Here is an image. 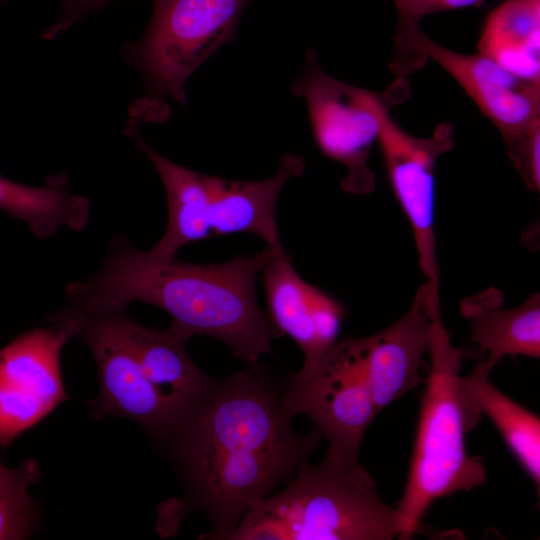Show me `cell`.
Instances as JSON below:
<instances>
[{"instance_id":"obj_16","label":"cell","mask_w":540,"mask_h":540,"mask_svg":"<svg viewBox=\"0 0 540 540\" xmlns=\"http://www.w3.org/2000/svg\"><path fill=\"white\" fill-rule=\"evenodd\" d=\"M470 322V338L482 357L495 363L505 356L540 357V295L533 293L521 305L504 306V294L487 288L460 302Z\"/></svg>"},{"instance_id":"obj_12","label":"cell","mask_w":540,"mask_h":540,"mask_svg":"<svg viewBox=\"0 0 540 540\" xmlns=\"http://www.w3.org/2000/svg\"><path fill=\"white\" fill-rule=\"evenodd\" d=\"M440 301L424 283L409 309L381 331L363 336L366 376L378 414L407 392L425 384L423 367L432 345Z\"/></svg>"},{"instance_id":"obj_9","label":"cell","mask_w":540,"mask_h":540,"mask_svg":"<svg viewBox=\"0 0 540 540\" xmlns=\"http://www.w3.org/2000/svg\"><path fill=\"white\" fill-rule=\"evenodd\" d=\"M63 311L76 320L75 337L89 347L97 364L99 393L89 401L92 416L132 420L168 448L180 424L144 376L128 343L126 310L76 312L65 307Z\"/></svg>"},{"instance_id":"obj_6","label":"cell","mask_w":540,"mask_h":540,"mask_svg":"<svg viewBox=\"0 0 540 540\" xmlns=\"http://www.w3.org/2000/svg\"><path fill=\"white\" fill-rule=\"evenodd\" d=\"M411 92L407 78H395L382 92L362 89L327 74L312 50L293 85L294 95L305 100L314 141L328 158L342 164L347 174L343 191L368 194L376 187L369 166L373 146L378 143L382 119L405 101Z\"/></svg>"},{"instance_id":"obj_24","label":"cell","mask_w":540,"mask_h":540,"mask_svg":"<svg viewBox=\"0 0 540 540\" xmlns=\"http://www.w3.org/2000/svg\"><path fill=\"white\" fill-rule=\"evenodd\" d=\"M4 2H5V0H0V4H2V3H4Z\"/></svg>"},{"instance_id":"obj_2","label":"cell","mask_w":540,"mask_h":540,"mask_svg":"<svg viewBox=\"0 0 540 540\" xmlns=\"http://www.w3.org/2000/svg\"><path fill=\"white\" fill-rule=\"evenodd\" d=\"M273 254L265 247L253 256L195 264L140 250L120 234L92 277L67 286L66 307L89 312L126 310L137 301L152 304L169 313L170 325L188 338H216L237 359L259 364L272 339L281 336L255 294L256 279Z\"/></svg>"},{"instance_id":"obj_17","label":"cell","mask_w":540,"mask_h":540,"mask_svg":"<svg viewBox=\"0 0 540 540\" xmlns=\"http://www.w3.org/2000/svg\"><path fill=\"white\" fill-rule=\"evenodd\" d=\"M129 132L137 147L157 170L167 199L165 232L149 251L158 257L171 258L187 244L211 237L205 174L192 171L160 155L132 125L129 126Z\"/></svg>"},{"instance_id":"obj_18","label":"cell","mask_w":540,"mask_h":540,"mask_svg":"<svg viewBox=\"0 0 540 540\" xmlns=\"http://www.w3.org/2000/svg\"><path fill=\"white\" fill-rule=\"evenodd\" d=\"M477 52L540 84V0H504L493 8L482 24Z\"/></svg>"},{"instance_id":"obj_13","label":"cell","mask_w":540,"mask_h":540,"mask_svg":"<svg viewBox=\"0 0 540 540\" xmlns=\"http://www.w3.org/2000/svg\"><path fill=\"white\" fill-rule=\"evenodd\" d=\"M267 314L280 335L301 349L304 361L298 374L313 370L339 340L346 309L333 296L307 283L286 254H273L262 270Z\"/></svg>"},{"instance_id":"obj_22","label":"cell","mask_w":540,"mask_h":540,"mask_svg":"<svg viewBox=\"0 0 540 540\" xmlns=\"http://www.w3.org/2000/svg\"><path fill=\"white\" fill-rule=\"evenodd\" d=\"M485 0H393L398 19L396 29L419 25L426 16L470 7H480Z\"/></svg>"},{"instance_id":"obj_19","label":"cell","mask_w":540,"mask_h":540,"mask_svg":"<svg viewBox=\"0 0 540 540\" xmlns=\"http://www.w3.org/2000/svg\"><path fill=\"white\" fill-rule=\"evenodd\" d=\"M496 364L481 357L474 369L462 376L463 387L480 414L486 415L499 431L539 494L540 419L492 383L490 373Z\"/></svg>"},{"instance_id":"obj_20","label":"cell","mask_w":540,"mask_h":540,"mask_svg":"<svg viewBox=\"0 0 540 540\" xmlns=\"http://www.w3.org/2000/svg\"><path fill=\"white\" fill-rule=\"evenodd\" d=\"M0 211L25 222L35 236L49 238L60 227L82 231L89 221L90 203L71 192L64 174L51 175L41 187L0 175Z\"/></svg>"},{"instance_id":"obj_8","label":"cell","mask_w":540,"mask_h":540,"mask_svg":"<svg viewBox=\"0 0 540 540\" xmlns=\"http://www.w3.org/2000/svg\"><path fill=\"white\" fill-rule=\"evenodd\" d=\"M290 418L305 415L328 443L325 457L358 465L363 437L378 415L369 388L362 337H346L306 374L292 373L282 389Z\"/></svg>"},{"instance_id":"obj_21","label":"cell","mask_w":540,"mask_h":540,"mask_svg":"<svg viewBox=\"0 0 540 540\" xmlns=\"http://www.w3.org/2000/svg\"><path fill=\"white\" fill-rule=\"evenodd\" d=\"M38 478L34 459H25L15 469L0 463V539H24L33 532L37 507L28 488Z\"/></svg>"},{"instance_id":"obj_23","label":"cell","mask_w":540,"mask_h":540,"mask_svg":"<svg viewBox=\"0 0 540 540\" xmlns=\"http://www.w3.org/2000/svg\"><path fill=\"white\" fill-rule=\"evenodd\" d=\"M113 0H63V13L60 19L47 28L43 37L52 39L69 29L89 13L97 11Z\"/></svg>"},{"instance_id":"obj_4","label":"cell","mask_w":540,"mask_h":540,"mask_svg":"<svg viewBox=\"0 0 540 540\" xmlns=\"http://www.w3.org/2000/svg\"><path fill=\"white\" fill-rule=\"evenodd\" d=\"M395 507L386 504L363 467L324 456L304 462L280 493L257 503L230 540H392Z\"/></svg>"},{"instance_id":"obj_3","label":"cell","mask_w":540,"mask_h":540,"mask_svg":"<svg viewBox=\"0 0 540 540\" xmlns=\"http://www.w3.org/2000/svg\"><path fill=\"white\" fill-rule=\"evenodd\" d=\"M425 391L407 482L395 507L398 539H411L438 499L483 485V461L470 456L466 434L482 415L466 393L461 368L463 349L453 345L442 316L436 319Z\"/></svg>"},{"instance_id":"obj_1","label":"cell","mask_w":540,"mask_h":540,"mask_svg":"<svg viewBox=\"0 0 540 540\" xmlns=\"http://www.w3.org/2000/svg\"><path fill=\"white\" fill-rule=\"evenodd\" d=\"M282 390L260 364L216 380L168 446L184 492L158 507L157 530L176 533L199 511L211 530L199 539L230 540L244 516L307 461L322 439L294 431Z\"/></svg>"},{"instance_id":"obj_7","label":"cell","mask_w":540,"mask_h":540,"mask_svg":"<svg viewBox=\"0 0 540 540\" xmlns=\"http://www.w3.org/2000/svg\"><path fill=\"white\" fill-rule=\"evenodd\" d=\"M389 70L408 78L428 60L439 65L495 126L512 160L540 129V84L523 80L489 58L447 48L415 25L396 29Z\"/></svg>"},{"instance_id":"obj_15","label":"cell","mask_w":540,"mask_h":540,"mask_svg":"<svg viewBox=\"0 0 540 540\" xmlns=\"http://www.w3.org/2000/svg\"><path fill=\"white\" fill-rule=\"evenodd\" d=\"M305 169L295 154L284 155L278 170L259 181H240L206 175L209 221L212 236L252 233L259 236L276 255L284 254L275 209L284 185Z\"/></svg>"},{"instance_id":"obj_14","label":"cell","mask_w":540,"mask_h":540,"mask_svg":"<svg viewBox=\"0 0 540 540\" xmlns=\"http://www.w3.org/2000/svg\"><path fill=\"white\" fill-rule=\"evenodd\" d=\"M123 324L144 376L174 413L181 429L216 380L195 365L186 349L188 337L176 328L170 325L165 330L153 329L127 314Z\"/></svg>"},{"instance_id":"obj_11","label":"cell","mask_w":540,"mask_h":540,"mask_svg":"<svg viewBox=\"0 0 540 540\" xmlns=\"http://www.w3.org/2000/svg\"><path fill=\"white\" fill-rule=\"evenodd\" d=\"M388 181L412 234L418 264L431 295H439L436 252L435 169L438 159L454 145L450 123H439L428 137L405 131L387 112L378 139Z\"/></svg>"},{"instance_id":"obj_10","label":"cell","mask_w":540,"mask_h":540,"mask_svg":"<svg viewBox=\"0 0 540 540\" xmlns=\"http://www.w3.org/2000/svg\"><path fill=\"white\" fill-rule=\"evenodd\" d=\"M47 328L28 331L0 350V447L68 399L61 374V351L75 337L76 320L59 311Z\"/></svg>"},{"instance_id":"obj_5","label":"cell","mask_w":540,"mask_h":540,"mask_svg":"<svg viewBox=\"0 0 540 540\" xmlns=\"http://www.w3.org/2000/svg\"><path fill=\"white\" fill-rule=\"evenodd\" d=\"M247 0H154L145 34L126 45V58L143 76L146 94L134 116H165L168 99L183 105L187 79L236 33Z\"/></svg>"}]
</instances>
